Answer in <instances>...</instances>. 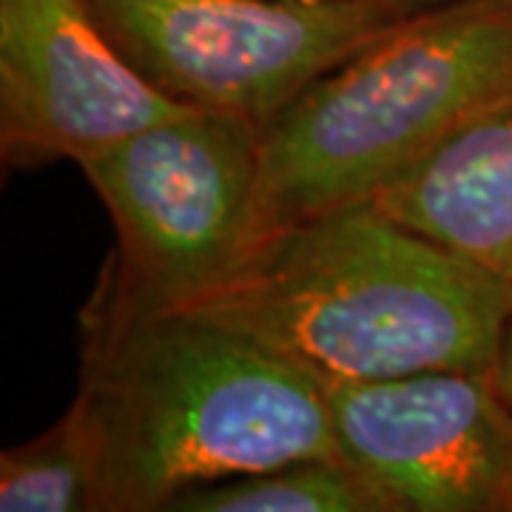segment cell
<instances>
[{
	"label": "cell",
	"instance_id": "6",
	"mask_svg": "<svg viewBox=\"0 0 512 512\" xmlns=\"http://www.w3.org/2000/svg\"><path fill=\"white\" fill-rule=\"evenodd\" d=\"M345 461L393 512H512V407L495 370L325 384Z\"/></svg>",
	"mask_w": 512,
	"mask_h": 512
},
{
	"label": "cell",
	"instance_id": "10",
	"mask_svg": "<svg viewBox=\"0 0 512 512\" xmlns=\"http://www.w3.org/2000/svg\"><path fill=\"white\" fill-rule=\"evenodd\" d=\"M3 512H100L92 447L69 407L37 439L0 458Z\"/></svg>",
	"mask_w": 512,
	"mask_h": 512
},
{
	"label": "cell",
	"instance_id": "12",
	"mask_svg": "<svg viewBox=\"0 0 512 512\" xmlns=\"http://www.w3.org/2000/svg\"><path fill=\"white\" fill-rule=\"evenodd\" d=\"M299 3H325V0H299Z\"/></svg>",
	"mask_w": 512,
	"mask_h": 512
},
{
	"label": "cell",
	"instance_id": "8",
	"mask_svg": "<svg viewBox=\"0 0 512 512\" xmlns=\"http://www.w3.org/2000/svg\"><path fill=\"white\" fill-rule=\"evenodd\" d=\"M367 202L512 282V97L444 137Z\"/></svg>",
	"mask_w": 512,
	"mask_h": 512
},
{
	"label": "cell",
	"instance_id": "5",
	"mask_svg": "<svg viewBox=\"0 0 512 512\" xmlns=\"http://www.w3.org/2000/svg\"><path fill=\"white\" fill-rule=\"evenodd\" d=\"M433 0H86L165 97L259 126L316 77Z\"/></svg>",
	"mask_w": 512,
	"mask_h": 512
},
{
	"label": "cell",
	"instance_id": "3",
	"mask_svg": "<svg viewBox=\"0 0 512 512\" xmlns=\"http://www.w3.org/2000/svg\"><path fill=\"white\" fill-rule=\"evenodd\" d=\"M512 97V0H433L259 126V239L367 202Z\"/></svg>",
	"mask_w": 512,
	"mask_h": 512
},
{
	"label": "cell",
	"instance_id": "11",
	"mask_svg": "<svg viewBox=\"0 0 512 512\" xmlns=\"http://www.w3.org/2000/svg\"><path fill=\"white\" fill-rule=\"evenodd\" d=\"M495 384L512 407V308L507 313V325H504L501 348H498V359H495Z\"/></svg>",
	"mask_w": 512,
	"mask_h": 512
},
{
	"label": "cell",
	"instance_id": "2",
	"mask_svg": "<svg viewBox=\"0 0 512 512\" xmlns=\"http://www.w3.org/2000/svg\"><path fill=\"white\" fill-rule=\"evenodd\" d=\"M510 308L512 282L359 202L262 237L188 313L345 384L495 370Z\"/></svg>",
	"mask_w": 512,
	"mask_h": 512
},
{
	"label": "cell",
	"instance_id": "4",
	"mask_svg": "<svg viewBox=\"0 0 512 512\" xmlns=\"http://www.w3.org/2000/svg\"><path fill=\"white\" fill-rule=\"evenodd\" d=\"M117 228L97 296L188 311L259 242V123L191 109L80 160Z\"/></svg>",
	"mask_w": 512,
	"mask_h": 512
},
{
	"label": "cell",
	"instance_id": "9",
	"mask_svg": "<svg viewBox=\"0 0 512 512\" xmlns=\"http://www.w3.org/2000/svg\"><path fill=\"white\" fill-rule=\"evenodd\" d=\"M168 512H393L345 458H302L248 476L188 487Z\"/></svg>",
	"mask_w": 512,
	"mask_h": 512
},
{
	"label": "cell",
	"instance_id": "7",
	"mask_svg": "<svg viewBox=\"0 0 512 512\" xmlns=\"http://www.w3.org/2000/svg\"><path fill=\"white\" fill-rule=\"evenodd\" d=\"M185 111L131 69L86 0H0V143L9 163H80Z\"/></svg>",
	"mask_w": 512,
	"mask_h": 512
},
{
	"label": "cell",
	"instance_id": "1",
	"mask_svg": "<svg viewBox=\"0 0 512 512\" xmlns=\"http://www.w3.org/2000/svg\"><path fill=\"white\" fill-rule=\"evenodd\" d=\"M72 410L92 447L100 512H160L188 487L302 458H345L325 384L188 311L94 296Z\"/></svg>",
	"mask_w": 512,
	"mask_h": 512
}]
</instances>
